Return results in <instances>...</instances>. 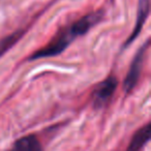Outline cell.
Listing matches in <instances>:
<instances>
[{
	"label": "cell",
	"instance_id": "6da1fadb",
	"mask_svg": "<svg viewBox=\"0 0 151 151\" xmlns=\"http://www.w3.org/2000/svg\"><path fill=\"white\" fill-rule=\"evenodd\" d=\"M104 12L101 9L87 14L86 16L76 21L75 23L61 28L51 42L45 47L34 52L29 57V60H37L42 58L55 57L61 54L71 42L79 36L84 35L93 26H95L101 20Z\"/></svg>",
	"mask_w": 151,
	"mask_h": 151
},
{
	"label": "cell",
	"instance_id": "7a4b0ae2",
	"mask_svg": "<svg viewBox=\"0 0 151 151\" xmlns=\"http://www.w3.org/2000/svg\"><path fill=\"white\" fill-rule=\"evenodd\" d=\"M149 44H150V40L148 38L145 42V44L139 48L136 55L134 56L132 63H130L128 73L126 75L123 82V90L126 94L132 92V89L136 87L137 83H138L139 78H140V75H141V70H142V66L144 64L145 58H146V53L147 50H148Z\"/></svg>",
	"mask_w": 151,
	"mask_h": 151
},
{
	"label": "cell",
	"instance_id": "3957f363",
	"mask_svg": "<svg viewBox=\"0 0 151 151\" xmlns=\"http://www.w3.org/2000/svg\"><path fill=\"white\" fill-rule=\"evenodd\" d=\"M117 86L118 80L115 76H109L108 78L101 81L92 92L93 106L95 108H101L105 104H107L113 96Z\"/></svg>",
	"mask_w": 151,
	"mask_h": 151
},
{
	"label": "cell",
	"instance_id": "277c9868",
	"mask_svg": "<svg viewBox=\"0 0 151 151\" xmlns=\"http://www.w3.org/2000/svg\"><path fill=\"white\" fill-rule=\"evenodd\" d=\"M149 9H150V0H139L136 24H134V27L132 31V34H130L129 37L124 42V46H123L124 48L129 46V45L139 36L143 26H144L145 21H146L147 18H148Z\"/></svg>",
	"mask_w": 151,
	"mask_h": 151
},
{
	"label": "cell",
	"instance_id": "5b68a950",
	"mask_svg": "<svg viewBox=\"0 0 151 151\" xmlns=\"http://www.w3.org/2000/svg\"><path fill=\"white\" fill-rule=\"evenodd\" d=\"M42 145L34 134H28L18 139L9 151H42Z\"/></svg>",
	"mask_w": 151,
	"mask_h": 151
},
{
	"label": "cell",
	"instance_id": "8992f818",
	"mask_svg": "<svg viewBox=\"0 0 151 151\" xmlns=\"http://www.w3.org/2000/svg\"><path fill=\"white\" fill-rule=\"evenodd\" d=\"M150 139V123L141 127L134 134L126 151H140Z\"/></svg>",
	"mask_w": 151,
	"mask_h": 151
},
{
	"label": "cell",
	"instance_id": "52a82bcc",
	"mask_svg": "<svg viewBox=\"0 0 151 151\" xmlns=\"http://www.w3.org/2000/svg\"><path fill=\"white\" fill-rule=\"evenodd\" d=\"M25 33V30L20 29L17 31L13 32L9 35L3 37L2 40H0V57L3 56L9 49H12L20 40L22 38V36Z\"/></svg>",
	"mask_w": 151,
	"mask_h": 151
}]
</instances>
